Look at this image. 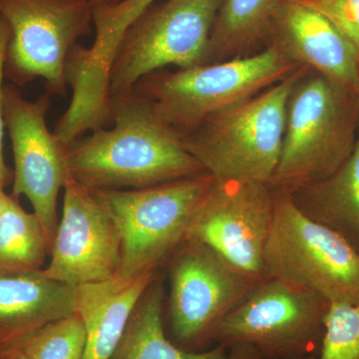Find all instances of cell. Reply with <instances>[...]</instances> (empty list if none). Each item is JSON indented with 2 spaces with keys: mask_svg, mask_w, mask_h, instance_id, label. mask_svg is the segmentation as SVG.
Returning <instances> with one entry per match:
<instances>
[{
  "mask_svg": "<svg viewBox=\"0 0 359 359\" xmlns=\"http://www.w3.org/2000/svg\"><path fill=\"white\" fill-rule=\"evenodd\" d=\"M114 126L66 149L67 174L89 191L142 189L207 173L181 136L134 89L111 93Z\"/></svg>",
  "mask_w": 359,
  "mask_h": 359,
  "instance_id": "cell-1",
  "label": "cell"
},
{
  "mask_svg": "<svg viewBox=\"0 0 359 359\" xmlns=\"http://www.w3.org/2000/svg\"><path fill=\"white\" fill-rule=\"evenodd\" d=\"M359 92L304 66L285 112L282 151L269 186L290 192L334 173L359 136Z\"/></svg>",
  "mask_w": 359,
  "mask_h": 359,
  "instance_id": "cell-2",
  "label": "cell"
},
{
  "mask_svg": "<svg viewBox=\"0 0 359 359\" xmlns=\"http://www.w3.org/2000/svg\"><path fill=\"white\" fill-rule=\"evenodd\" d=\"M301 67L266 45L252 55L175 72L155 71L133 89L182 138L211 116L257 95Z\"/></svg>",
  "mask_w": 359,
  "mask_h": 359,
  "instance_id": "cell-3",
  "label": "cell"
},
{
  "mask_svg": "<svg viewBox=\"0 0 359 359\" xmlns=\"http://www.w3.org/2000/svg\"><path fill=\"white\" fill-rule=\"evenodd\" d=\"M304 67L205 119L182 137L187 151L215 180L269 185L282 151L287 100Z\"/></svg>",
  "mask_w": 359,
  "mask_h": 359,
  "instance_id": "cell-4",
  "label": "cell"
},
{
  "mask_svg": "<svg viewBox=\"0 0 359 359\" xmlns=\"http://www.w3.org/2000/svg\"><path fill=\"white\" fill-rule=\"evenodd\" d=\"M275 191V212L264 252L266 278L320 295L330 304H359V254L313 221L287 191Z\"/></svg>",
  "mask_w": 359,
  "mask_h": 359,
  "instance_id": "cell-5",
  "label": "cell"
},
{
  "mask_svg": "<svg viewBox=\"0 0 359 359\" xmlns=\"http://www.w3.org/2000/svg\"><path fill=\"white\" fill-rule=\"evenodd\" d=\"M212 182L204 173L147 188L91 191L121 233V266L116 278L157 273L186 240L193 214Z\"/></svg>",
  "mask_w": 359,
  "mask_h": 359,
  "instance_id": "cell-6",
  "label": "cell"
},
{
  "mask_svg": "<svg viewBox=\"0 0 359 359\" xmlns=\"http://www.w3.org/2000/svg\"><path fill=\"white\" fill-rule=\"evenodd\" d=\"M223 0H164L146 9L123 34L109 69L111 93L175 65L208 63L212 26Z\"/></svg>",
  "mask_w": 359,
  "mask_h": 359,
  "instance_id": "cell-7",
  "label": "cell"
},
{
  "mask_svg": "<svg viewBox=\"0 0 359 359\" xmlns=\"http://www.w3.org/2000/svg\"><path fill=\"white\" fill-rule=\"evenodd\" d=\"M330 308L320 295L266 278L221 321L215 340L261 359L306 358L320 347Z\"/></svg>",
  "mask_w": 359,
  "mask_h": 359,
  "instance_id": "cell-8",
  "label": "cell"
},
{
  "mask_svg": "<svg viewBox=\"0 0 359 359\" xmlns=\"http://www.w3.org/2000/svg\"><path fill=\"white\" fill-rule=\"evenodd\" d=\"M8 23L6 77L25 87L36 78L48 94L65 96V65L78 40L91 33L93 6L87 0H0Z\"/></svg>",
  "mask_w": 359,
  "mask_h": 359,
  "instance_id": "cell-9",
  "label": "cell"
},
{
  "mask_svg": "<svg viewBox=\"0 0 359 359\" xmlns=\"http://www.w3.org/2000/svg\"><path fill=\"white\" fill-rule=\"evenodd\" d=\"M169 259L172 337L185 351H202L221 321L261 282L196 241H184Z\"/></svg>",
  "mask_w": 359,
  "mask_h": 359,
  "instance_id": "cell-10",
  "label": "cell"
},
{
  "mask_svg": "<svg viewBox=\"0 0 359 359\" xmlns=\"http://www.w3.org/2000/svg\"><path fill=\"white\" fill-rule=\"evenodd\" d=\"M273 212L275 191L268 184L214 179L193 214L186 240L208 245L245 275L263 282Z\"/></svg>",
  "mask_w": 359,
  "mask_h": 359,
  "instance_id": "cell-11",
  "label": "cell"
},
{
  "mask_svg": "<svg viewBox=\"0 0 359 359\" xmlns=\"http://www.w3.org/2000/svg\"><path fill=\"white\" fill-rule=\"evenodd\" d=\"M50 94L29 101L15 85H4V120L14 158L11 197L25 196L43 229L49 254L58 228L57 201L67 177L65 146L50 132Z\"/></svg>",
  "mask_w": 359,
  "mask_h": 359,
  "instance_id": "cell-12",
  "label": "cell"
},
{
  "mask_svg": "<svg viewBox=\"0 0 359 359\" xmlns=\"http://www.w3.org/2000/svg\"><path fill=\"white\" fill-rule=\"evenodd\" d=\"M62 219L42 269L50 280L80 285L115 278L121 266V233L105 207L69 175L65 179Z\"/></svg>",
  "mask_w": 359,
  "mask_h": 359,
  "instance_id": "cell-13",
  "label": "cell"
},
{
  "mask_svg": "<svg viewBox=\"0 0 359 359\" xmlns=\"http://www.w3.org/2000/svg\"><path fill=\"white\" fill-rule=\"evenodd\" d=\"M285 58L359 92V51L306 0H282L268 43Z\"/></svg>",
  "mask_w": 359,
  "mask_h": 359,
  "instance_id": "cell-14",
  "label": "cell"
},
{
  "mask_svg": "<svg viewBox=\"0 0 359 359\" xmlns=\"http://www.w3.org/2000/svg\"><path fill=\"white\" fill-rule=\"evenodd\" d=\"M76 285L43 271H0V351L20 349L32 335L75 313Z\"/></svg>",
  "mask_w": 359,
  "mask_h": 359,
  "instance_id": "cell-15",
  "label": "cell"
},
{
  "mask_svg": "<svg viewBox=\"0 0 359 359\" xmlns=\"http://www.w3.org/2000/svg\"><path fill=\"white\" fill-rule=\"evenodd\" d=\"M158 273L138 278H110L77 285L75 313L86 332L83 359H109L137 304Z\"/></svg>",
  "mask_w": 359,
  "mask_h": 359,
  "instance_id": "cell-16",
  "label": "cell"
},
{
  "mask_svg": "<svg viewBox=\"0 0 359 359\" xmlns=\"http://www.w3.org/2000/svg\"><path fill=\"white\" fill-rule=\"evenodd\" d=\"M289 193L304 214L335 231L359 254V137L337 171Z\"/></svg>",
  "mask_w": 359,
  "mask_h": 359,
  "instance_id": "cell-17",
  "label": "cell"
},
{
  "mask_svg": "<svg viewBox=\"0 0 359 359\" xmlns=\"http://www.w3.org/2000/svg\"><path fill=\"white\" fill-rule=\"evenodd\" d=\"M164 289L159 276L137 304L126 330L109 359H233L224 346L188 351L167 337L163 323Z\"/></svg>",
  "mask_w": 359,
  "mask_h": 359,
  "instance_id": "cell-18",
  "label": "cell"
},
{
  "mask_svg": "<svg viewBox=\"0 0 359 359\" xmlns=\"http://www.w3.org/2000/svg\"><path fill=\"white\" fill-rule=\"evenodd\" d=\"M282 0H223L212 26L208 63L257 53L268 43Z\"/></svg>",
  "mask_w": 359,
  "mask_h": 359,
  "instance_id": "cell-19",
  "label": "cell"
},
{
  "mask_svg": "<svg viewBox=\"0 0 359 359\" xmlns=\"http://www.w3.org/2000/svg\"><path fill=\"white\" fill-rule=\"evenodd\" d=\"M49 254L41 223L11 197L0 219V271L43 269Z\"/></svg>",
  "mask_w": 359,
  "mask_h": 359,
  "instance_id": "cell-20",
  "label": "cell"
},
{
  "mask_svg": "<svg viewBox=\"0 0 359 359\" xmlns=\"http://www.w3.org/2000/svg\"><path fill=\"white\" fill-rule=\"evenodd\" d=\"M160 0H121L113 6L93 8L95 39L89 47L97 65L109 74L116 49L134 20Z\"/></svg>",
  "mask_w": 359,
  "mask_h": 359,
  "instance_id": "cell-21",
  "label": "cell"
},
{
  "mask_svg": "<svg viewBox=\"0 0 359 359\" xmlns=\"http://www.w3.org/2000/svg\"><path fill=\"white\" fill-rule=\"evenodd\" d=\"M86 332L76 313L49 323L21 347L28 359H83Z\"/></svg>",
  "mask_w": 359,
  "mask_h": 359,
  "instance_id": "cell-22",
  "label": "cell"
},
{
  "mask_svg": "<svg viewBox=\"0 0 359 359\" xmlns=\"http://www.w3.org/2000/svg\"><path fill=\"white\" fill-rule=\"evenodd\" d=\"M318 359H359V304H330Z\"/></svg>",
  "mask_w": 359,
  "mask_h": 359,
  "instance_id": "cell-23",
  "label": "cell"
},
{
  "mask_svg": "<svg viewBox=\"0 0 359 359\" xmlns=\"http://www.w3.org/2000/svg\"><path fill=\"white\" fill-rule=\"evenodd\" d=\"M344 33L359 51V0H306Z\"/></svg>",
  "mask_w": 359,
  "mask_h": 359,
  "instance_id": "cell-24",
  "label": "cell"
},
{
  "mask_svg": "<svg viewBox=\"0 0 359 359\" xmlns=\"http://www.w3.org/2000/svg\"><path fill=\"white\" fill-rule=\"evenodd\" d=\"M11 39L8 23L0 16V187L6 189L13 182V173L6 164L4 157V78L6 77V59L7 48Z\"/></svg>",
  "mask_w": 359,
  "mask_h": 359,
  "instance_id": "cell-25",
  "label": "cell"
},
{
  "mask_svg": "<svg viewBox=\"0 0 359 359\" xmlns=\"http://www.w3.org/2000/svg\"><path fill=\"white\" fill-rule=\"evenodd\" d=\"M0 359H28L21 349L0 351Z\"/></svg>",
  "mask_w": 359,
  "mask_h": 359,
  "instance_id": "cell-26",
  "label": "cell"
},
{
  "mask_svg": "<svg viewBox=\"0 0 359 359\" xmlns=\"http://www.w3.org/2000/svg\"><path fill=\"white\" fill-rule=\"evenodd\" d=\"M233 359H261L256 353L248 349H238L237 353L233 354Z\"/></svg>",
  "mask_w": 359,
  "mask_h": 359,
  "instance_id": "cell-27",
  "label": "cell"
},
{
  "mask_svg": "<svg viewBox=\"0 0 359 359\" xmlns=\"http://www.w3.org/2000/svg\"><path fill=\"white\" fill-rule=\"evenodd\" d=\"M9 199H11V195H7L4 189L0 187V219H1L4 212L6 211Z\"/></svg>",
  "mask_w": 359,
  "mask_h": 359,
  "instance_id": "cell-28",
  "label": "cell"
},
{
  "mask_svg": "<svg viewBox=\"0 0 359 359\" xmlns=\"http://www.w3.org/2000/svg\"><path fill=\"white\" fill-rule=\"evenodd\" d=\"M87 1L93 6V8H96V7L113 6L121 0H87Z\"/></svg>",
  "mask_w": 359,
  "mask_h": 359,
  "instance_id": "cell-29",
  "label": "cell"
},
{
  "mask_svg": "<svg viewBox=\"0 0 359 359\" xmlns=\"http://www.w3.org/2000/svg\"><path fill=\"white\" fill-rule=\"evenodd\" d=\"M295 359H313L311 356H306V358H295Z\"/></svg>",
  "mask_w": 359,
  "mask_h": 359,
  "instance_id": "cell-30",
  "label": "cell"
}]
</instances>
